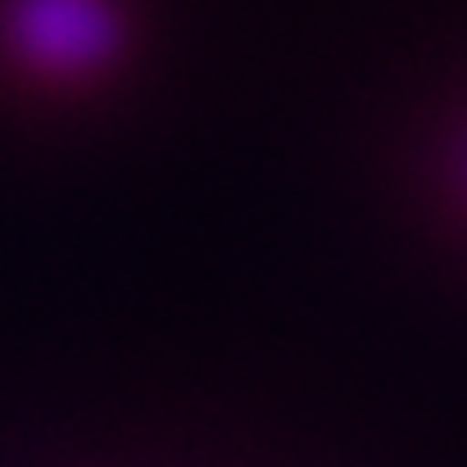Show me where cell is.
I'll list each match as a JSON object with an SVG mask.
<instances>
[{"label": "cell", "instance_id": "obj_1", "mask_svg": "<svg viewBox=\"0 0 467 467\" xmlns=\"http://www.w3.org/2000/svg\"><path fill=\"white\" fill-rule=\"evenodd\" d=\"M18 36L46 64H87L105 50L109 23L96 0H27Z\"/></svg>", "mask_w": 467, "mask_h": 467}]
</instances>
